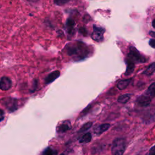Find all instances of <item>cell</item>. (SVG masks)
I'll return each mask as SVG.
<instances>
[{
	"mask_svg": "<svg viewBox=\"0 0 155 155\" xmlns=\"http://www.w3.org/2000/svg\"><path fill=\"white\" fill-rule=\"evenodd\" d=\"M54 4L58 5H62L70 1V0H53Z\"/></svg>",
	"mask_w": 155,
	"mask_h": 155,
	"instance_id": "cell-20",
	"label": "cell"
},
{
	"mask_svg": "<svg viewBox=\"0 0 155 155\" xmlns=\"http://www.w3.org/2000/svg\"><path fill=\"white\" fill-rule=\"evenodd\" d=\"M4 119V111L0 108V122Z\"/></svg>",
	"mask_w": 155,
	"mask_h": 155,
	"instance_id": "cell-22",
	"label": "cell"
},
{
	"mask_svg": "<svg viewBox=\"0 0 155 155\" xmlns=\"http://www.w3.org/2000/svg\"><path fill=\"white\" fill-rule=\"evenodd\" d=\"M70 128H71L70 122L69 121L66 120V121L63 122L61 124L59 125L57 127L56 131L58 133H64V132L69 130Z\"/></svg>",
	"mask_w": 155,
	"mask_h": 155,
	"instance_id": "cell-9",
	"label": "cell"
},
{
	"mask_svg": "<svg viewBox=\"0 0 155 155\" xmlns=\"http://www.w3.org/2000/svg\"><path fill=\"white\" fill-rule=\"evenodd\" d=\"M155 70V64L154 62H152L150 65H148L147 68L142 73V74H145L147 76H151L152 75Z\"/></svg>",
	"mask_w": 155,
	"mask_h": 155,
	"instance_id": "cell-15",
	"label": "cell"
},
{
	"mask_svg": "<svg viewBox=\"0 0 155 155\" xmlns=\"http://www.w3.org/2000/svg\"><path fill=\"white\" fill-rule=\"evenodd\" d=\"M74 22L73 19H68L66 23V28H67V33L69 35H73L74 31Z\"/></svg>",
	"mask_w": 155,
	"mask_h": 155,
	"instance_id": "cell-12",
	"label": "cell"
},
{
	"mask_svg": "<svg viewBox=\"0 0 155 155\" xmlns=\"http://www.w3.org/2000/svg\"><path fill=\"white\" fill-rule=\"evenodd\" d=\"M2 104L10 112H13L18 108V101L13 98H5L2 99Z\"/></svg>",
	"mask_w": 155,
	"mask_h": 155,
	"instance_id": "cell-5",
	"label": "cell"
},
{
	"mask_svg": "<svg viewBox=\"0 0 155 155\" xmlns=\"http://www.w3.org/2000/svg\"><path fill=\"white\" fill-rule=\"evenodd\" d=\"M92 125H93V122H88L85 124L80 128V130H79V133H82V132H84L85 131H87L88 129H90Z\"/></svg>",
	"mask_w": 155,
	"mask_h": 155,
	"instance_id": "cell-19",
	"label": "cell"
},
{
	"mask_svg": "<svg viewBox=\"0 0 155 155\" xmlns=\"http://www.w3.org/2000/svg\"><path fill=\"white\" fill-rule=\"evenodd\" d=\"M126 149V140L123 137L116 138L112 143L111 151L114 155H122Z\"/></svg>",
	"mask_w": 155,
	"mask_h": 155,
	"instance_id": "cell-3",
	"label": "cell"
},
{
	"mask_svg": "<svg viewBox=\"0 0 155 155\" xmlns=\"http://www.w3.org/2000/svg\"><path fill=\"white\" fill-rule=\"evenodd\" d=\"M154 88H155V83L153 82L148 88L147 91H145V94L153 98L154 97Z\"/></svg>",
	"mask_w": 155,
	"mask_h": 155,
	"instance_id": "cell-16",
	"label": "cell"
},
{
	"mask_svg": "<svg viewBox=\"0 0 155 155\" xmlns=\"http://www.w3.org/2000/svg\"><path fill=\"white\" fill-rule=\"evenodd\" d=\"M154 146H153L151 147V148L149 152H148V154H154Z\"/></svg>",
	"mask_w": 155,
	"mask_h": 155,
	"instance_id": "cell-23",
	"label": "cell"
},
{
	"mask_svg": "<svg viewBox=\"0 0 155 155\" xmlns=\"http://www.w3.org/2000/svg\"><path fill=\"white\" fill-rule=\"evenodd\" d=\"M12 85L11 79L7 77L3 76L0 80V89L2 91L8 90Z\"/></svg>",
	"mask_w": 155,
	"mask_h": 155,
	"instance_id": "cell-7",
	"label": "cell"
},
{
	"mask_svg": "<svg viewBox=\"0 0 155 155\" xmlns=\"http://www.w3.org/2000/svg\"><path fill=\"white\" fill-rule=\"evenodd\" d=\"M131 96V94L130 93L122 94L118 97L117 101L121 104H126L130 99Z\"/></svg>",
	"mask_w": 155,
	"mask_h": 155,
	"instance_id": "cell-14",
	"label": "cell"
},
{
	"mask_svg": "<svg viewBox=\"0 0 155 155\" xmlns=\"http://www.w3.org/2000/svg\"><path fill=\"white\" fill-rule=\"evenodd\" d=\"M131 79H124V80H120L119 81L117 84V87L118 89L122 90L125 89L130 84L131 82Z\"/></svg>",
	"mask_w": 155,
	"mask_h": 155,
	"instance_id": "cell-13",
	"label": "cell"
},
{
	"mask_svg": "<svg viewBox=\"0 0 155 155\" xmlns=\"http://www.w3.org/2000/svg\"><path fill=\"white\" fill-rule=\"evenodd\" d=\"M152 26H153V28L155 27H154V19L153 20V22H152Z\"/></svg>",
	"mask_w": 155,
	"mask_h": 155,
	"instance_id": "cell-25",
	"label": "cell"
},
{
	"mask_svg": "<svg viewBox=\"0 0 155 155\" xmlns=\"http://www.w3.org/2000/svg\"><path fill=\"white\" fill-rule=\"evenodd\" d=\"M60 76V71L58 70H55L50 73L45 78V83L46 84H50L55 81Z\"/></svg>",
	"mask_w": 155,
	"mask_h": 155,
	"instance_id": "cell-8",
	"label": "cell"
},
{
	"mask_svg": "<svg viewBox=\"0 0 155 155\" xmlns=\"http://www.w3.org/2000/svg\"><path fill=\"white\" fill-rule=\"evenodd\" d=\"M66 49L68 54L73 56L76 61L82 60L87 58L90 53L87 45L79 41L69 43L66 46Z\"/></svg>",
	"mask_w": 155,
	"mask_h": 155,
	"instance_id": "cell-1",
	"label": "cell"
},
{
	"mask_svg": "<svg viewBox=\"0 0 155 155\" xmlns=\"http://www.w3.org/2000/svg\"><path fill=\"white\" fill-rule=\"evenodd\" d=\"M110 125L108 123L102 124L99 125L97 127H96L94 129V133H95V134H96L97 135L101 134L102 133L107 131L108 130V128H110Z\"/></svg>",
	"mask_w": 155,
	"mask_h": 155,
	"instance_id": "cell-10",
	"label": "cell"
},
{
	"mask_svg": "<svg viewBox=\"0 0 155 155\" xmlns=\"http://www.w3.org/2000/svg\"><path fill=\"white\" fill-rule=\"evenodd\" d=\"M149 45L153 48H155V40L154 39H151L149 41Z\"/></svg>",
	"mask_w": 155,
	"mask_h": 155,
	"instance_id": "cell-21",
	"label": "cell"
},
{
	"mask_svg": "<svg viewBox=\"0 0 155 155\" xmlns=\"http://www.w3.org/2000/svg\"><path fill=\"white\" fill-rule=\"evenodd\" d=\"M91 134L90 133H85L82 137L79 139V142L80 143H88L91 141Z\"/></svg>",
	"mask_w": 155,
	"mask_h": 155,
	"instance_id": "cell-17",
	"label": "cell"
},
{
	"mask_svg": "<svg viewBox=\"0 0 155 155\" xmlns=\"http://www.w3.org/2000/svg\"><path fill=\"white\" fill-rule=\"evenodd\" d=\"M152 99V97L144 93L137 97L136 102L141 107H146L151 103Z\"/></svg>",
	"mask_w": 155,
	"mask_h": 155,
	"instance_id": "cell-6",
	"label": "cell"
},
{
	"mask_svg": "<svg viewBox=\"0 0 155 155\" xmlns=\"http://www.w3.org/2000/svg\"><path fill=\"white\" fill-rule=\"evenodd\" d=\"M105 30L102 27L96 25H93V31L91 35V37L93 40L96 42H102L104 39V34Z\"/></svg>",
	"mask_w": 155,
	"mask_h": 155,
	"instance_id": "cell-4",
	"label": "cell"
},
{
	"mask_svg": "<svg viewBox=\"0 0 155 155\" xmlns=\"http://www.w3.org/2000/svg\"><path fill=\"white\" fill-rule=\"evenodd\" d=\"M150 33V35H151L153 38H154V36H154V32L153 31H150V33Z\"/></svg>",
	"mask_w": 155,
	"mask_h": 155,
	"instance_id": "cell-24",
	"label": "cell"
},
{
	"mask_svg": "<svg viewBox=\"0 0 155 155\" xmlns=\"http://www.w3.org/2000/svg\"><path fill=\"white\" fill-rule=\"evenodd\" d=\"M127 59L135 64L145 63L147 59L145 56L142 54L134 47L131 46L129 48V52L127 56Z\"/></svg>",
	"mask_w": 155,
	"mask_h": 155,
	"instance_id": "cell-2",
	"label": "cell"
},
{
	"mask_svg": "<svg viewBox=\"0 0 155 155\" xmlns=\"http://www.w3.org/2000/svg\"><path fill=\"white\" fill-rule=\"evenodd\" d=\"M125 62H126V65H127V69L125 72V75L128 76V75L131 74L134 70L135 64L127 59H125Z\"/></svg>",
	"mask_w": 155,
	"mask_h": 155,
	"instance_id": "cell-11",
	"label": "cell"
},
{
	"mask_svg": "<svg viewBox=\"0 0 155 155\" xmlns=\"http://www.w3.org/2000/svg\"><path fill=\"white\" fill-rule=\"evenodd\" d=\"M42 154L44 155H53V154H57L58 151L56 150H53L51 147H47L46 149L44 150L42 152Z\"/></svg>",
	"mask_w": 155,
	"mask_h": 155,
	"instance_id": "cell-18",
	"label": "cell"
}]
</instances>
